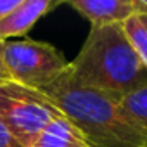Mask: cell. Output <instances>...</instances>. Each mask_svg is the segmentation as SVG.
I'll list each match as a JSON object with an SVG mask.
<instances>
[{
	"instance_id": "obj_8",
	"label": "cell",
	"mask_w": 147,
	"mask_h": 147,
	"mask_svg": "<svg viewBox=\"0 0 147 147\" xmlns=\"http://www.w3.org/2000/svg\"><path fill=\"white\" fill-rule=\"evenodd\" d=\"M119 104L130 121L147 137V87L121 97Z\"/></svg>"
},
{
	"instance_id": "obj_11",
	"label": "cell",
	"mask_w": 147,
	"mask_h": 147,
	"mask_svg": "<svg viewBox=\"0 0 147 147\" xmlns=\"http://www.w3.org/2000/svg\"><path fill=\"white\" fill-rule=\"evenodd\" d=\"M21 0H0V21H2L11 11H14L19 5Z\"/></svg>"
},
{
	"instance_id": "obj_9",
	"label": "cell",
	"mask_w": 147,
	"mask_h": 147,
	"mask_svg": "<svg viewBox=\"0 0 147 147\" xmlns=\"http://www.w3.org/2000/svg\"><path fill=\"white\" fill-rule=\"evenodd\" d=\"M130 45L133 47L135 54L147 67V21L142 14H133L121 24Z\"/></svg>"
},
{
	"instance_id": "obj_12",
	"label": "cell",
	"mask_w": 147,
	"mask_h": 147,
	"mask_svg": "<svg viewBox=\"0 0 147 147\" xmlns=\"http://www.w3.org/2000/svg\"><path fill=\"white\" fill-rule=\"evenodd\" d=\"M11 82H12V78H11V75H9V71H7V67H5L2 57H0V85L11 83Z\"/></svg>"
},
{
	"instance_id": "obj_6",
	"label": "cell",
	"mask_w": 147,
	"mask_h": 147,
	"mask_svg": "<svg viewBox=\"0 0 147 147\" xmlns=\"http://www.w3.org/2000/svg\"><path fill=\"white\" fill-rule=\"evenodd\" d=\"M54 7L52 0H21L19 5L0 21V43L26 35L33 24Z\"/></svg>"
},
{
	"instance_id": "obj_13",
	"label": "cell",
	"mask_w": 147,
	"mask_h": 147,
	"mask_svg": "<svg viewBox=\"0 0 147 147\" xmlns=\"http://www.w3.org/2000/svg\"><path fill=\"white\" fill-rule=\"evenodd\" d=\"M137 14H147V0H135Z\"/></svg>"
},
{
	"instance_id": "obj_14",
	"label": "cell",
	"mask_w": 147,
	"mask_h": 147,
	"mask_svg": "<svg viewBox=\"0 0 147 147\" xmlns=\"http://www.w3.org/2000/svg\"><path fill=\"white\" fill-rule=\"evenodd\" d=\"M142 16H144V19H145V21H147V14H142Z\"/></svg>"
},
{
	"instance_id": "obj_4",
	"label": "cell",
	"mask_w": 147,
	"mask_h": 147,
	"mask_svg": "<svg viewBox=\"0 0 147 147\" xmlns=\"http://www.w3.org/2000/svg\"><path fill=\"white\" fill-rule=\"evenodd\" d=\"M0 57L12 82L33 90H40L52 83L69 66L55 47L35 40L2 42Z\"/></svg>"
},
{
	"instance_id": "obj_3",
	"label": "cell",
	"mask_w": 147,
	"mask_h": 147,
	"mask_svg": "<svg viewBox=\"0 0 147 147\" xmlns=\"http://www.w3.org/2000/svg\"><path fill=\"white\" fill-rule=\"evenodd\" d=\"M59 116L62 114L38 90L14 82L0 85V121L23 147H31Z\"/></svg>"
},
{
	"instance_id": "obj_2",
	"label": "cell",
	"mask_w": 147,
	"mask_h": 147,
	"mask_svg": "<svg viewBox=\"0 0 147 147\" xmlns=\"http://www.w3.org/2000/svg\"><path fill=\"white\" fill-rule=\"evenodd\" d=\"M69 69L83 85L118 100L147 87V67L135 54L121 24L90 28L82 50L69 62Z\"/></svg>"
},
{
	"instance_id": "obj_1",
	"label": "cell",
	"mask_w": 147,
	"mask_h": 147,
	"mask_svg": "<svg viewBox=\"0 0 147 147\" xmlns=\"http://www.w3.org/2000/svg\"><path fill=\"white\" fill-rule=\"evenodd\" d=\"M88 147H147V137L130 121L118 99L83 85L67 69L38 90Z\"/></svg>"
},
{
	"instance_id": "obj_10",
	"label": "cell",
	"mask_w": 147,
	"mask_h": 147,
	"mask_svg": "<svg viewBox=\"0 0 147 147\" xmlns=\"http://www.w3.org/2000/svg\"><path fill=\"white\" fill-rule=\"evenodd\" d=\"M0 147H23L2 121H0Z\"/></svg>"
},
{
	"instance_id": "obj_7",
	"label": "cell",
	"mask_w": 147,
	"mask_h": 147,
	"mask_svg": "<svg viewBox=\"0 0 147 147\" xmlns=\"http://www.w3.org/2000/svg\"><path fill=\"white\" fill-rule=\"evenodd\" d=\"M31 147H88L80 131L64 116L55 118L35 140Z\"/></svg>"
},
{
	"instance_id": "obj_5",
	"label": "cell",
	"mask_w": 147,
	"mask_h": 147,
	"mask_svg": "<svg viewBox=\"0 0 147 147\" xmlns=\"http://www.w3.org/2000/svg\"><path fill=\"white\" fill-rule=\"evenodd\" d=\"M69 7L88 19L92 28L123 24L137 14L135 0H71Z\"/></svg>"
}]
</instances>
